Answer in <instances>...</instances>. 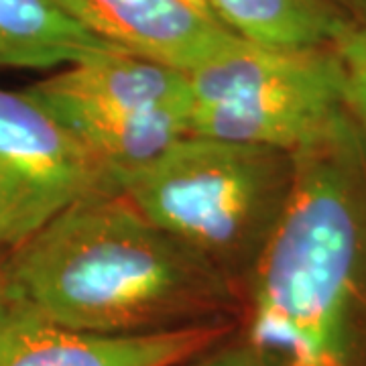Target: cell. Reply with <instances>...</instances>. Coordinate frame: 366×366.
I'll return each mask as SVG.
<instances>
[{
	"mask_svg": "<svg viewBox=\"0 0 366 366\" xmlns=\"http://www.w3.org/2000/svg\"><path fill=\"white\" fill-rule=\"evenodd\" d=\"M238 39L264 47L330 45L344 16L342 0H204Z\"/></svg>",
	"mask_w": 366,
	"mask_h": 366,
	"instance_id": "obj_10",
	"label": "cell"
},
{
	"mask_svg": "<svg viewBox=\"0 0 366 366\" xmlns=\"http://www.w3.org/2000/svg\"><path fill=\"white\" fill-rule=\"evenodd\" d=\"M120 51L192 71L234 41L204 0H55Z\"/></svg>",
	"mask_w": 366,
	"mask_h": 366,
	"instance_id": "obj_8",
	"label": "cell"
},
{
	"mask_svg": "<svg viewBox=\"0 0 366 366\" xmlns=\"http://www.w3.org/2000/svg\"><path fill=\"white\" fill-rule=\"evenodd\" d=\"M120 51L55 0H0V69H49Z\"/></svg>",
	"mask_w": 366,
	"mask_h": 366,
	"instance_id": "obj_9",
	"label": "cell"
},
{
	"mask_svg": "<svg viewBox=\"0 0 366 366\" xmlns=\"http://www.w3.org/2000/svg\"><path fill=\"white\" fill-rule=\"evenodd\" d=\"M117 192L110 169L25 90L0 88V247L14 249L79 199Z\"/></svg>",
	"mask_w": 366,
	"mask_h": 366,
	"instance_id": "obj_6",
	"label": "cell"
},
{
	"mask_svg": "<svg viewBox=\"0 0 366 366\" xmlns=\"http://www.w3.org/2000/svg\"><path fill=\"white\" fill-rule=\"evenodd\" d=\"M228 330L216 320L147 334H94L9 300L0 314V366H179L222 344Z\"/></svg>",
	"mask_w": 366,
	"mask_h": 366,
	"instance_id": "obj_7",
	"label": "cell"
},
{
	"mask_svg": "<svg viewBox=\"0 0 366 366\" xmlns=\"http://www.w3.org/2000/svg\"><path fill=\"white\" fill-rule=\"evenodd\" d=\"M295 155L283 218L244 291L277 366H358L366 348V129L350 112Z\"/></svg>",
	"mask_w": 366,
	"mask_h": 366,
	"instance_id": "obj_1",
	"label": "cell"
},
{
	"mask_svg": "<svg viewBox=\"0 0 366 366\" xmlns=\"http://www.w3.org/2000/svg\"><path fill=\"white\" fill-rule=\"evenodd\" d=\"M342 23L332 39L344 78V104L366 129V0H348Z\"/></svg>",
	"mask_w": 366,
	"mask_h": 366,
	"instance_id": "obj_11",
	"label": "cell"
},
{
	"mask_svg": "<svg viewBox=\"0 0 366 366\" xmlns=\"http://www.w3.org/2000/svg\"><path fill=\"white\" fill-rule=\"evenodd\" d=\"M179 366H277L259 346L244 336L240 340L218 344Z\"/></svg>",
	"mask_w": 366,
	"mask_h": 366,
	"instance_id": "obj_12",
	"label": "cell"
},
{
	"mask_svg": "<svg viewBox=\"0 0 366 366\" xmlns=\"http://www.w3.org/2000/svg\"><path fill=\"white\" fill-rule=\"evenodd\" d=\"M189 132L297 153L348 110L332 45L264 47L234 41L187 71Z\"/></svg>",
	"mask_w": 366,
	"mask_h": 366,
	"instance_id": "obj_4",
	"label": "cell"
},
{
	"mask_svg": "<svg viewBox=\"0 0 366 366\" xmlns=\"http://www.w3.org/2000/svg\"><path fill=\"white\" fill-rule=\"evenodd\" d=\"M112 177L141 214L244 291L287 208L295 155L189 132Z\"/></svg>",
	"mask_w": 366,
	"mask_h": 366,
	"instance_id": "obj_3",
	"label": "cell"
},
{
	"mask_svg": "<svg viewBox=\"0 0 366 366\" xmlns=\"http://www.w3.org/2000/svg\"><path fill=\"white\" fill-rule=\"evenodd\" d=\"M9 303V293H6V283H4V274H2V267H0V314L4 312Z\"/></svg>",
	"mask_w": 366,
	"mask_h": 366,
	"instance_id": "obj_13",
	"label": "cell"
},
{
	"mask_svg": "<svg viewBox=\"0 0 366 366\" xmlns=\"http://www.w3.org/2000/svg\"><path fill=\"white\" fill-rule=\"evenodd\" d=\"M0 267L9 300L94 334L216 322L240 291L118 192L71 204Z\"/></svg>",
	"mask_w": 366,
	"mask_h": 366,
	"instance_id": "obj_2",
	"label": "cell"
},
{
	"mask_svg": "<svg viewBox=\"0 0 366 366\" xmlns=\"http://www.w3.org/2000/svg\"><path fill=\"white\" fill-rule=\"evenodd\" d=\"M25 92L112 175L157 159L189 134L187 71L131 53L88 57Z\"/></svg>",
	"mask_w": 366,
	"mask_h": 366,
	"instance_id": "obj_5",
	"label": "cell"
}]
</instances>
